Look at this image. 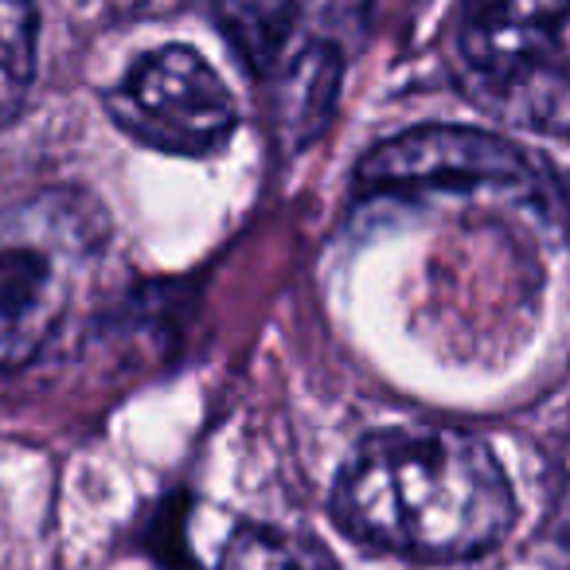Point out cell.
Here are the masks:
<instances>
[{
	"instance_id": "52a82bcc",
	"label": "cell",
	"mask_w": 570,
	"mask_h": 570,
	"mask_svg": "<svg viewBox=\"0 0 570 570\" xmlns=\"http://www.w3.org/2000/svg\"><path fill=\"white\" fill-rule=\"evenodd\" d=\"M344 59L336 43H305L282 71L277 82V126L285 129L289 145H305L328 126L336 95H341Z\"/></svg>"
},
{
	"instance_id": "277c9868",
	"label": "cell",
	"mask_w": 570,
	"mask_h": 570,
	"mask_svg": "<svg viewBox=\"0 0 570 570\" xmlns=\"http://www.w3.org/2000/svg\"><path fill=\"white\" fill-rule=\"evenodd\" d=\"M531 168L512 141L473 126H419L380 141L356 168L360 191L523 188Z\"/></svg>"
},
{
	"instance_id": "9c48e42d",
	"label": "cell",
	"mask_w": 570,
	"mask_h": 570,
	"mask_svg": "<svg viewBox=\"0 0 570 570\" xmlns=\"http://www.w3.org/2000/svg\"><path fill=\"white\" fill-rule=\"evenodd\" d=\"M36 0H0V126L17 118L36 79Z\"/></svg>"
},
{
	"instance_id": "5b68a950",
	"label": "cell",
	"mask_w": 570,
	"mask_h": 570,
	"mask_svg": "<svg viewBox=\"0 0 570 570\" xmlns=\"http://www.w3.org/2000/svg\"><path fill=\"white\" fill-rule=\"evenodd\" d=\"M567 20L570 0H461L458 48L489 82H512L551 56Z\"/></svg>"
},
{
	"instance_id": "3957f363",
	"label": "cell",
	"mask_w": 570,
	"mask_h": 570,
	"mask_svg": "<svg viewBox=\"0 0 570 570\" xmlns=\"http://www.w3.org/2000/svg\"><path fill=\"white\" fill-rule=\"evenodd\" d=\"M106 114L121 134L168 157H212L238 129L227 82L188 43L145 51L106 90Z\"/></svg>"
},
{
	"instance_id": "ba28073f",
	"label": "cell",
	"mask_w": 570,
	"mask_h": 570,
	"mask_svg": "<svg viewBox=\"0 0 570 570\" xmlns=\"http://www.w3.org/2000/svg\"><path fill=\"white\" fill-rule=\"evenodd\" d=\"M219 570H336L313 539L289 535L269 523H243L223 547Z\"/></svg>"
},
{
	"instance_id": "8992f818",
	"label": "cell",
	"mask_w": 570,
	"mask_h": 570,
	"mask_svg": "<svg viewBox=\"0 0 570 570\" xmlns=\"http://www.w3.org/2000/svg\"><path fill=\"white\" fill-rule=\"evenodd\" d=\"M227 43L238 51L258 79H274L297 51L305 48L302 36V0H212Z\"/></svg>"
},
{
	"instance_id": "7a4b0ae2",
	"label": "cell",
	"mask_w": 570,
	"mask_h": 570,
	"mask_svg": "<svg viewBox=\"0 0 570 570\" xmlns=\"http://www.w3.org/2000/svg\"><path fill=\"white\" fill-rule=\"evenodd\" d=\"M106 235V212L75 188L36 191L0 212V372L48 348Z\"/></svg>"
},
{
	"instance_id": "6da1fadb",
	"label": "cell",
	"mask_w": 570,
	"mask_h": 570,
	"mask_svg": "<svg viewBox=\"0 0 570 570\" xmlns=\"http://www.w3.org/2000/svg\"><path fill=\"white\" fill-rule=\"evenodd\" d=\"M348 535L411 559H473L515 523V492L497 450L469 430L403 426L364 438L333 489Z\"/></svg>"
}]
</instances>
